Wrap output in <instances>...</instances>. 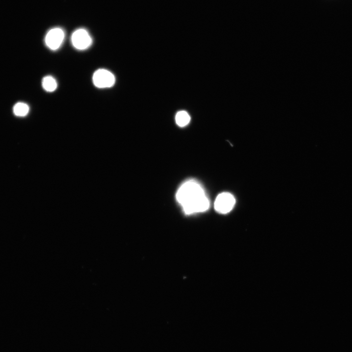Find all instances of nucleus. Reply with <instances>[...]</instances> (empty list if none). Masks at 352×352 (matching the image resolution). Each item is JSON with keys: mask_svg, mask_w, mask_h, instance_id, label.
Returning <instances> with one entry per match:
<instances>
[{"mask_svg": "<svg viewBox=\"0 0 352 352\" xmlns=\"http://www.w3.org/2000/svg\"><path fill=\"white\" fill-rule=\"evenodd\" d=\"M176 199L187 215L205 211L210 206L203 188L193 179L187 180L180 186Z\"/></svg>", "mask_w": 352, "mask_h": 352, "instance_id": "obj_1", "label": "nucleus"}, {"mask_svg": "<svg viewBox=\"0 0 352 352\" xmlns=\"http://www.w3.org/2000/svg\"><path fill=\"white\" fill-rule=\"evenodd\" d=\"M92 81L95 86L98 88H108L114 85L115 78L110 71L101 68L95 71Z\"/></svg>", "mask_w": 352, "mask_h": 352, "instance_id": "obj_2", "label": "nucleus"}, {"mask_svg": "<svg viewBox=\"0 0 352 352\" xmlns=\"http://www.w3.org/2000/svg\"><path fill=\"white\" fill-rule=\"evenodd\" d=\"M235 204V198L234 196L228 192L220 194L216 198L215 203V209L221 214H226L229 212Z\"/></svg>", "mask_w": 352, "mask_h": 352, "instance_id": "obj_3", "label": "nucleus"}, {"mask_svg": "<svg viewBox=\"0 0 352 352\" xmlns=\"http://www.w3.org/2000/svg\"><path fill=\"white\" fill-rule=\"evenodd\" d=\"M71 43L77 49L83 50L88 48L92 44V39L85 29L80 28L75 30L71 36Z\"/></svg>", "mask_w": 352, "mask_h": 352, "instance_id": "obj_4", "label": "nucleus"}, {"mask_svg": "<svg viewBox=\"0 0 352 352\" xmlns=\"http://www.w3.org/2000/svg\"><path fill=\"white\" fill-rule=\"evenodd\" d=\"M65 37V33L60 28L50 29L45 37V43L51 50H56L61 45Z\"/></svg>", "mask_w": 352, "mask_h": 352, "instance_id": "obj_5", "label": "nucleus"}, {"mask_svg": "<svg viewBox=\"0 0 352 352\" xmlns=\"http://www.w3.org/2000/svg\"><path fill=\"white\" fill-rule=\"evenodd\" d=\"M42 86L48 92L54 91L57 87L56 80L51 76H46L43 79Z\"/></svg>", "mask_w": 352, "mask_h": 352, "instance_id": "obj_6", "label": "nucleus"}, {"mask_svg": "<svg viewBox=\"0 0 352 352\" xmlns=\"http://www.w3.org/2000/svg\"><path fill=\"white\" fill-rule=\"evenodd\" d=\"M29 108L27 104L19 102L16 103L13 107V112L18 116H24L27 114Z\"/></svg>", "mask_w": 352, "mask_h": 352, "instance_id": "obj_7", "label": "nucleus"}, {"mask_svg": "<svg viewBox=\"0 0 352 352\" xmlns=\"http://www.w3.org/2000/svg\"><path fill=\"white\" fill-rule=\"evenodd\" d=\"M190 121V116L185 111H180L176 115V123L180 127L185 126L189 123Z\"/></svg>", "mask_w": 352, "mask_h": 352, "instance_id": "obj_8", "label": "nucleus"}]
</instances>
